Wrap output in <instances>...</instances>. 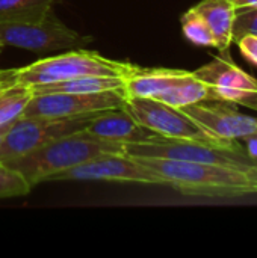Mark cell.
<instances>
[{"mask_svg":"<svg viewBox=\"0 0 257 258\" xmlns=\"http://www.w3.org/2000/svg\"><path fill=\"white\" fill-rule=\"evenodd\" d=\"M138 160L159 177L162 186H171L188 197L238 198L250 195V183L242 169L173 159Z\"/></svg>","mask_w":257,"mask_h":258,"instance_id":"6da1fadb","label":"cell"},{"mask_svg":"<svg viewBox=\"0 0 257 258\" xmlns=\"http://www.w3.org/2000/svg\"><path fill=\"white\" fill-rule=\"evenodd\" d=\"M123 144L103 141L79 130L61 136L8 165L15 168L33 187L103 153H123Z\"/></svg>","mask_w":257,"mask_h":258,"instance_id":"7a4b0ae2","label":"cell"},{"mask_svg":"<svg viewBox=\"0 0 257 258\" xmlns=\"http://www.w3.org/2000/svg\"><path fill=\"white\" fill-rule=\"evenodd\" d=\"M138 65L115 60L98 54L97 51H89L80 48H70L65 53L55 54L50 57L39 59L26 67L6 70L8 76L26 86H38L47 83L64 82L86 76H130Z\"/></svg>","mask_w":257,"mask_h":258,"instance_id":"3957f363","label":"cell"},{"mask_svg":"<svg viewBox=\"0 0 257 258\" xmlns=\"http://www.w3.org/2000/svg\"><path fill=\"white\" fill-rule=\"evenodd\" d=\"M123 153L136 159H173L229 166L242 171L254 163L238 141L229 144H209L155 135L141 142L126 144Z\"/></svg>","mask_w":257,"mask_h":258,"instance_id":"277c9868","label":"cell"},{"mask_svg":"<svg viewBox=\"0 0 257 258\" xmlns=\"http://www.w3.org/2000/svg\"><path fill=\"white\" fill-rule=\"evenodd\" d=\"M94 115L95 113H88L70 118L21 115L12 122L0 145V162L11 163L61 136L83 130Z\"/></svg>","mask_w":257,"mask_h":258,"instance_id":"5b68a950","label":"cell"},{"mask_svg":"<svg viewBox=\"0 0 257 258\" xmlns=\"http://www.w3.org/2000/svg\"><path fill=\"white\" fill-rule=\"evenodd\" d=\"M92 41L62 21L53 12L36 23L0 21V47H15L33 53H52L86 47Z\"/></svg>","mask_w":257,"mask_h":258,"instance_id":"8992f818","label":"cell"},{"mask_svg":"<svg viewBox=\"0 0 257 258\" xmlns=\"http://www.w3.org/2000/svg\"><path fill=\"white\" fill-rule=\"evenodd\" d=\"M124 107L142 127L148 128L158 136L192 139L209 144H229L211 136L182 109L173 107L159 100L147 97H129L126 98Z\"/></svg>","mask_w":257,"mask_h":258,"instance_id":"52a82bcc","label":"cell"},{"mask_svg":"<svg viewBox=\"0 0 257 258\" xmlns=\"http://www.w3.org/2000/svg\"><path fill=\"white\" fill-rule=\"evenodd\" d=\"M192 74L211 88V101L241 104L257 112V79L239 68L229 51L220 53Z\"/></svg>","mask_w":257,"mask_h":258,"instance_id":"ba28073f","label":"cell"},{"mask_svg":"<svg viewBox=\"0 0 257 258\" xmlns=\"http://www.w3.org/2000/svg\"><path fill=\"white\" fill-rule=\"evenodd\" d=\"M124 181V183H139L162 186L159 177L147 168L138 159L127 156L126 153H103L92 157L91 160L59 172L50 178V181Z\"/></svg>","mask_w":257,"mask_h":258,"instance_id":"9c48e42d","label":"cell"},{"mask_svg":"<svg viewBox=\"0 0 257 258\" xmlns=\"http://www.w3.org/2000/svg\"><path fill=\"white\" fill-rule=\"evenodd\" d=\"M126 95L123 91H106L92 94L48 92L36 94L27 103L23 116L70 118L97 113L109 109L123 107Z\"/></svg>","mask_w":257,"mask_h":258,"instance_id":"30bf717a","label":"cell"},{"mask_svg":"<svg viewBox=\"0 0 257 258\" xmlns=\"http://www.w3.org/2000/svg\"><path fill=\"white\" fill-rule=\"evenodd\" d=\"M182 110L218 141H241L257 133V118L238 112L226 101H200Z\"/></svg>","mask_w":257,"mask_h":258,"instance_id":"8fae6325","label":"cell"},{"mask_svg":"<svg viewBox=\"0 0 257 258\" xmlns=\"http://www.w3.org/2000/svg\"><path fill=\"white\" fill-rule=\"evenodd\" d=\"M83 130L98 139L123 145L155 136V133L142 127L124 106L95 113Z\"/></svg>","mask_w":257,"mask_h":258,"instance_id":"7c38bea8","label":"cell"},{"mask_svg":"<svg viewBox=\"0 0 257 258\" xmlns=\"http://www.w3.org/2000/svg\"><path fill=\"white\" fill-rule=\"evenodd\" d=\"M192 71L170 70V68H141L138 67L130 76L126 77L123 92L129 97L155 98L165 89L189 79Z\"/></svg>","mask_w":257,"mask_h":258,"instance_id":"4fadbf2b","label":"cell"},{"mask_svg":"<svg viewBox=\"0 0 257 258\" xmlns=\"http://www.w3.org/2000/svg\"><path fill=\"white\" fill-rule=\"evenodd\" d=\"M194 9L204 18L217 41L220 53L229 51L232 45V29L236 8L232 0H201Z\"/></svg>","mask_w":257,"mask_h":258,"instance_id":"5bb4252c","label":"cell"},{"mask_svg":"<svg viewBox=\"0 0 257 258\" xmlns=\"http://www.w3.org/2000/svg\"><path fill=\"white\" fill-rule=\"evenodd\" d=\"M126 77L120 76H86L70 79L56 83L32 86L33 95L48 92H71V94H92L106 91H123Z\"/></svg>","mask_w":257,"mask_h":258,"instance_id":"9a60e30c","label":"cell"},{"mask_svg":"<svg viewBox=\"0 0 257 258\" xmlns=\"http://www.w3.org/2000/svg\"><path fill=\"white\" fill-rule=\"evenodd\" d=\"M32 97L30 86L18 83L6 71H0V127L18 119Z\"/></svg>","mask_w":257,"mask_h":258,"instance_id":"2e32d148","label":"cell"},{"mask_svg":"<svg viewBox=\"0 0 257 258\" xmlns=\"http://www.w3.org/2000/svg\"><path fill=\"white\" fill-rule=\"evenodd\" d=\"M155 100H159L165 104L182 109L194 103L211 101V88L192 74L189 79L161 92L158 97H155Z\"/></svg>","mask_w":257,"mask_h":258,"instance_id":"e0dca14e","label":"cell"},{"mask_svg":"<svg viewBox=\"0 0 257 258\" xmlns=\"http://www.w3.org/2000/svg\"><path fill=\"white\" fill-rule=\"evenodd\" d=\"M56 0H0V21L36 23L52 14Z\"/></svg>","mask_w":257,"mask_h":258,"instance_id":"ac0fdd59","label":"cell"},{"mask_svg":"<svg viewBox=\"0 0 257 258\" xmlns=\"http://www.w3.org/2000/svg\"><path fill=\"white\" fill-rule=\"evenodd\" d=\"M180 23H182L183 36L189 42H192L194 45H198V47L217 48V41H215L214 33L211 32L204 18L194 9V6L182 15Z\"/></svg>","mask_w":257,"mask_h":258,"instance_id":"d6986e66","label":"cell"},{"mask_svg":"<svg viewBox=\"0 0 257 258\" xmlns=\"http://www.w3.org/2000/svg\"><path fill=\"white\" fill-rule=\"evenodd\" d=\"M30 189L32 186L15 168L0 162V200L24 197Z\"/></svg>","mask_w":257,"mask_h":258,"instance_id":"ffe728a7","label":"cell"},{"mask_svg":"<svg viewBox=\"0 0 257 258\" xmlns=\"http://www.w3.org/2000/svg\"><path fill=\"white\" fill-rule=\"evenodd\" d=\"M245 35H257V6L236 8L232 29V41L236 42Z\"/></svg>","mask_w":257,"mask_h":258,"instance_id":"44dd1931","label":"cell"},{"mask_svg":"<svg viewBox=\"0 0 257 258\" xmlns=\"http://www.w3.org/2000/svg\"><path fill=\"white\" fill-rule=\"evenodd\" d=\"M241 54L254 67H257V35H245L236 41Z\"/></svg>","mask_w":257,"mask_h":258,"instance_id":"7402d4cb","label":"cell"},{"mask_svg":"<svg viewBox=\"0 0 257 258\" xmlns=\"http://www.w3.org/2000/svg\"><path fill=\"white\" fill-rule=\"evenodd\" d=\"M241 141L244 142V150H245L247 156L253 162H257V133L251 135V136H247V138H244Z\"/></svg>","mask_w":257,"mask_h":258,"instance_id":"603a6c76","label":"cell"},{"mask_svg":"<svg viewBox=\"0 0 257 258\" xmlns=\"http://www.w3.org/2000/svg\"><path fill=\"white\" fill-rule=\"evenodd\" d=\"M245 175H247V180L250 183V195L257 194V163L250 165L245 169Z\"/></svg>","mask_w":257,"mask_h":258,"instance_id":"cb8c5ba5","label":"cell"},{"mask_svg":"<svg viewBox=\"0 0 257 258\" xmlns=\"http://www.w3.org/2000/svg\"><path fill=\"white\" fill-rule=\"evenodd\" d=\"M235 8H250L257 6V0H232Z\"/></svg>","mask_w":257,"mask_h":258,"instance_id":"d4e9b609","label":"cell"},{"mask_svg":"<svg viewBox=\"0 0 257 258\" xmlns=\"http://www.w3.org/2000/svg\"><path fill=\"white\" fill-rule=\"evenodd\" d=\"M11 125H12V124L2 125V127H0V145H2V142H3V139H5V136H6V133H8V130L11 128Z\"/></svg>","mask_w":257,"mask_h":258,"instance_id":"484cf974","label":"cell"}]
</instances>
